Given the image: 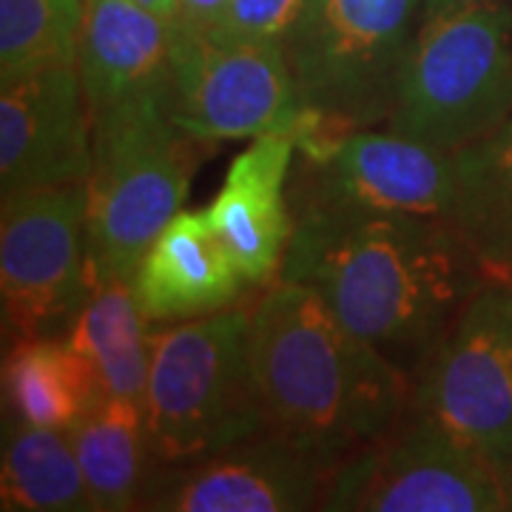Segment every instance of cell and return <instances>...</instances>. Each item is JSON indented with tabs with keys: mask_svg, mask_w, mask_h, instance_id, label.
Here are the masks:
<instances>
[{
	"mask_svg": "<svg viewBox=\"0 0 512 512\" xmlns=\"http://www.w3.org/2000/svg\"><path fill=\"white\" fill-rule=\"evenodd\" d=\"M282 279L316 291L356 336L416 379L487 282L473 245L444 217L291 208Z\"/></svg>",
	"mask_w": 512,
	"mask_h": 512,
	"instance_id": "6da1fadb",
	"label": "cell"
},
{
	"mask_svg": "<svg viewBox=\"0 0 512 512\" xmlns=\"http://www.w3.org/2000/svg\"><path fill=\"white\" fill-rule=\"evenodd\" d=\"M251 367L265 427L336 467L413 404V379L302 282L251 302Z\"/></svg>",
	"mask_w": 512,
	"mask_h": 512,
	"instance_id": "7a4b0ae2",
	"label": "cell"
},
{
	"mask_svg": "<svg viewBox=\"0 0 512 512\" xmlns=\"http://www.w3.org/2000/svg\"><path fill=\"white\" fill-rule=\"evenodd\" d=\"M191 140L168 114V97H134L92 114L86 180V248L92 285L134 279L140 259L183 211Z\"/></svg>",
	"mask_w": 512,
	"mask_h": 512,
	"instance_id": "3957f363",
	"label": "cell"
},
{
	"mask_svg": "<svg viewBox=\"0 0 512 512\" xmlns=\"http://www.w3.org/2000/svg\"><path fill=\"white\" fill-rule=\"evenodd\" d=\"M146 424L154 464L200 461L268 430L251 367V305L154 336Z\"/></svg>",
	"mask_w": 512,
	"mask_h": 512,
	"instance_id": "277c9868",
	"label": "cell"
},
{
	"mask_svg": "<svg viewBox=\"0 0 512 512\" xmlns=\"http://www.w3.org/2000/svg\"><path fill=\"white\" fill-rule=\"evenodd\" d=\"M510 114V3L467 6L421 20L387 126L456 154Z\"/></svg>",
	"mask_w": 512,
	"mask_h": 512,
	"instance_id": "5b68a950",
	"label": "cell"
},
{
	"mask_svg": "<svg viewBox=\"0 0 512 512\" xmlns=\"http://www.w3.org/2000/svg\"><path fill=\"white\" fill-rule=\"evenodd\" d=\"M424 0H311L285 37V55L316 131L387 123Z\"/></svg>",
	"mask_w": 512,
	"mask_h": 512,
	"instance_id": "8992f818",
	"label": "cell"
},
{
	"mask_svg": "<svg viewBox=\"0 0 512 512\" xmlns=\"http://www.w3.org/2000/svg\"><path fill=\"white\" fill-rule=\"evenodd\" d=\"M507 476L413 399L387 430L333 470L322 510L501 512L510 510Z\"/></svg>",
	"mask_w": 512,
	"mask_h": 512,
	"instance_id": "52a82bcc",
	"label": "cell"
},
{
	"mask_svg": "<svg viewBox=\"0 0 512 512\" xmlns=\"http://www.w3.org/2000/svg\"><path fill=\"white\" fill-rule=\"evenodd\" d=\"M168 114L194 140H256L316 126L305 109L285 46L174 29Z\"/></svg>",
	"mask_w": 512,
	"mask_h": 512,
	"instance_id": "ba28073f",
	"label": "cell"
},
{
	"mask_svg": "<svg viewBox=\"0 0 512 512\" xmlns=\"http://www.w3.org/2000/svg\"><path fill=\"white\" fill-rule=\"evenodd\" d=\"M89 291L86 185L3 194L0 293L6 339L69 333Z\"/></svg>",
	"mask_w": 512,
	"mask_h": 512,
	"instance_id": "9c48e42d",
	"label": "cell"
},
{
	"mask_svg": "<svg viewBox=\"0 0 512 512\" xmlns=\"http://www.w3.org/2000/svg\"><path fill=\"white\" fill-rule=\"evenodd\" d=\"M416 404L512 473V285L487 276L430 353Z\"/></svg>",
	"mask_w": 512,
	"mask_h": 512,
	"instance_id": "30bf717a",
	"label": "cell"
},
{
	"mask_svg": "<svg viewBox=\"0 0 512 512\" xmlns=\"http://www.w3.org/2000/svg\"><path fill=\"white\" fill-rule=\"evenodd\" d=\"M299 171L291 208L325 205L367 214H421L450 220L456 154L393 128L311 134L296 143Z\"/></svg>",
	"mask_w": 512,
	"mask_h": 512,
	"instance_id": "8fae6325",
	"label": "cell"
},
{
	"mask_svg": "<svg viewBox=\"0 0 512 512\" xmlns=\"http://www.w3.org/2000/svg\"><path fill=\"white\" fill-rule=\"evenodd\" d=\"M336 464L279 433H259L188 464H157L140 510H322Z\"/></svg>",
	"mask_w": 512,
	"mask_h": 512,
	"instance_id": "7c38bea8",
	"label": "cell"
},
{
	"mask_svg": "<svg viewBox=\"0 0 512 512\" xmlns=\"http://www.w3.org/2000/svg\"><path fill=\"white\" fill-rule=\"evenodd\" d=\"M92 171V111L77 66L3 83L0 188L40 191L86 185Z\"/></svg>",
	"mask_w": 512,
	"mask_h": 512,
	"instance_id": "4fadbf2b",
	"label": "cell"
},
{
	"mask_svg": "<svg viewBox=\"0 0 512 512\" xmlns=\"http://www.w3.org/2000/svg\"><path fill=\"white\" fill-rule=\"evenodd\" d=\"M293 134H265L231 163L220 194L205 208L222 245L251 288L276 282L291 245L293 211L285 197L296 157Z\"/></svg>",
	"mask_w": 512,
	"mask_h": 512,
	"instance_id": "5bb4252c",
	"label": "cell"
},
{
	"mask_svg": "<svg viewBox=\"0 0 512 512\" xmlns=\"http://www.w3.org/2000/svg\"><path fill=\"white\" fill-rule=\"evenodd\" d=\"M251 285L208 211H180L137 265L134 293L148 322H188L237 305Z\"/></svg>",
	"mask_w": 512,
	"mask_h": 512,
	"instance_id": "9a60e30c",
	"label": "cell"
},
{
	"mask_svg": "<svg viewBox=\"0 0 512 512\" xmlns=\"http://www.w3.org/2000/svg\"><path fill=\"white\" fill-rule=\"evenodd\" d=\"M174 23L137 0H89L77 46V74L89 111L134 97H168Z\"/></svg>",
	"mask_w": 512,
	"mask_h": 512,
	"instance_id": "2e32d148",
	"label": "cell"
},
{
	"mask_svg": "<svg viewBox=\"0 0 512 512\" xmlns=\"http://www.w3.org/2000/svg\"><path fill=\"white\" fill-rule=\"evenodd\" d=\"M103 396V384L89 356L66 336L20 339L6 350L3 404L15 419L69 430Z\"/></svg>",
	"mask_w": 512,
	"mask_h": 512,
	"instance_id": "e0dca14e",
	"label": "cell"
},
{
	"mask_svg": "<svg viewBox=\"0 0 512 512\" xmlns=\"http://www.w3.org/2000/svg\"><path fill=\"white\" fill-rule=\"evenodd\" d=\"M74 456L86 478L94 512H126L143 507L154 456L148 441L146 407L103 396L69 427Z\"/></svg>",
	"mask_w": 512,
	"mask_h": 512,
	"instance_id": "ac0fdd59",
	"label": "cell"
},
{
	"mask_svg": "<svg viewBox=\"0 0 512 512\" xmlns=\"http://www.w3.org/2000/svg\"><path fill=\"white\" fill-rule=\"evenodd\" d=\"M146 325L134 279H106L92 285L89 299L66 333L74 348L89 356L106 396L143 407L154 342Z\"/></svg>",
	"mask_w": 512,
	"mask_h": 512,
	"instance_id": "d6986e66",
	"label": "cell"
},
{
	"mask_svg": "<svg viewBox=\"0 0 512 512\" xmlns=\"http://www.w3.org/2000/svg\"><path fill=\"white\" fill-rule=\"evenodd\" d=\"M0 501L6 512H94L69 430L37 427L6 413Z\"/></svg>",
	"mask_w": 512,
	"mask_h": 512,
	"instance_id": "ffe728a7",
	"label": "cell"
},
{
	"mask_svg": "<svg viewBox=\"0 0 512 512\" xmlns=\"http://www.w3.org/2000/svg\"><path fill=\"white\" fill-rule=\"evenodd\" d=\"M450 222L481 256L487 274L512 262V114L487 137L456 151Z\"/></svg>",
	"mask_w": 512,
	"mask_h": 512,
	"instance_id": "44dd1931",
	"label": "cell"
},
{
	"mask_svg": "<svg viewBox=\"0 0 512 512\" xmlns=\"http://www.w3.org/2000/svg\"><path fill=\"white\" fill-rule=\"evenodd\" d=\"M89 0H0V86L77 63Z\"/></svg>",
	"mask_w": 512,
	"mask_h": 512,
	"instance_id": "7402d4cb",
	"label": "cell"
},
{
	"mask_svg": "<svg viewBox=\"0 0 512 512\" xmlns=\"http://www.w3.org/2000/svg\"><path fill=\"white\" fill-rule=\"evenodd\" d=\"M311 0H228L211 35L285 43Z\"/></svg>",
	"mask_w": 512,
	"mask_h": 512,
	"instance_id": "603a6c76",
	"label": "cell"
},
{
	"mask_svg": "<svg viewBox=\"0 0 512 512\" xmlns=\"http://www.w3.org/2000/svg\"><path fill=\"white\" fill-rule=\"evenodd\" d=\"M228 0H177L174 29L180 32H211L222 18Z\"/></svg>",
	"mask_w": 512,
	"mask_h": 512,
	"instance_id": "cb8c5ba5",
	"label": "cell"
},
{
	"mask_svg": "<svg viewBox=\"0 0 512 512\" xmlns=\"http://www.w3.org/2000/svg\"><path fill=\"white\" fill-rule=\"evenodd\" d=\"M484 3H510V0H424V18L444 15L453 9H467V6H484Z\"/></svg>",
	"mask_w": 512,
	"mask_h": 512,
	"instance_id": "d4e9b609",
	"label": "cell"
},
{
	"mask_svg": "<svg viewBox=\"0 0 512 512\" xmlns=\"http://www.w3.org/2000/svg\"><path fill=\"white\" fill-rule=\"evenodd\" d=\"M140 6H146L151 12H157L160 18L171 20L174 23V15H177V0H137Z\"/></svg>",
	"mask_w": 512,
	"mask_h": 512,
	"instance_id": "484cf974",
	"label": "cell"
},
{
	"mask_svg": "<svg viewBox=\"0 0 512 512\" xmlns=\"http://www.w3.org/2000/svg\"><path fill=\"white\" fill-rule=\"evenodd\" d=\"M490 276H498V279H504V282H510V285H512V262H510V265H504V268H498V271H495V274H490Z\"/></svg>",
	"mask_w": 512,
	"mask_h": 512,
	"instance_id": "4316f807",
	"label": "cell"
},
{
	"mask_svg": "<svg viewBox=\"0 0 512 512\" xmlns=\"http://www.w3.org/2000/svg\"><path fill=\"white\" fill-rule=\"evenodd\" d=\"M507 481H510V510H512V473L507 476Z\"/></svg>",
	"mask_w": 512,
	"mask_h": 512,
	"instance_id": "83f0119b",
	"label": "cell"
}]
</instances>
